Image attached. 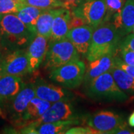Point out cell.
Wrapping results in <instances>:
<instances>
[{"mask_svg":"<svg viewBox=\"0 0 134 134\" xmlns=\"http://www.w3.org/2000/svg\"><path fill=\"white\" fill-rule=\"evenodd\" d=\"M107 10V21L110 22L116 14L121 12L125 0H104Z\"/></svg>","mask_w":134,"mask_h":134,"instance_id":"obj_25","label":"cell"},{"mask_svg":"<svg viewBox=\"0 0 134 134\" xmlns=\"http://www.w3.org/2000/svg\"><path fill=\"white\" fill-rule=\"evenodd\" d=\"M128 124L130 127H134V111L133 112V113L130 115L129 119H128Z\"/></svg>","mask_w":134,"mask_h":134,"instance_id":"obj_33","label":"cell"},{"mask_svg":"<svg viewBox=\"0 0 134 134\" xmlns=\"http://www.w3.org/2000/svg\"><path fill=\"white\" fill-rule=\"evenodd\" d=\"M35 36L16 14H0V42L13 47H24Z\"/></svg>","mask_w":134,"mask_h":134,"instance_id":"obj_2","label":"cell"},{"mask_svg":"<svg viewBox=\"0 0 134 134\" xmlns=\"http://www.w3.org/2000/svg\"><path fill=\"white\" fill-rule=\"evenodd\" d=\"M25 85L21 77L3 75L0 77V105L8 104Z\"/></svg>","mask_w":134,"mask_h":134,"instance_id":"obj_15","label":"cell"},{"mask_svg":"<svg viewBox=\"0 0 134 134\" xmlns=\"http://www.w3.org/2000/svg\"><path fill=\"white\" fill-rule=\"evenodd\" d=\"M25 5H31L40 9H51L63 8V0H23Z\"/></svg>","mask_w":134,"mask_h":134,"instance_id":"obj_23","label":"cell"},{"mask_svg":"<svg viewBox=\"0 0 134 134\" xmlns=\"http://www.w3.org/2000/svg\"><path fill=\"white\" fill-rule=\"evenodd\" d=\"M51 105L52 103L48 100L41 99L37 96L34 97L29 102V105L25 111L21 119L20 125L25 126L39 119L48 110Z\"/></svg>","mask_w":134,"mask_h":134,"instance_id":"obj_18","label":"cell"},{"mask_svg":"<svg viewBox=\"0 0 134 134\" xmlns=\"http://www.w3.org/2000/svg\"><path fill=\"white\" fill-rule=\"evenodd\" d=\"M79 124H81V119L60 120L37 125L29 123L19 130V133L28 134L65 133L67 130L69 129L72 126Z\"/></svg>","mask_w":134,"mask_h":134,"instance_id":"obj_11","label":"cell"},{"mask_svg":"<svg viewBox=\"0 0 134 134\" xmlns=\"http://www.w3.org/2000/svg\"><path fill=\"white\" fill-rule=\"evenodd\" d=\"M115 54L116 53L107 54L92 61H90V64L86 69L83 79L85 84H87L100 75L111 71L113 67L115 66L114 58Z\"/></svg>","mask_w":134,"mask_h":134,"instance_id":"obj_16","label":"cell"},{"mask_svg":"<svg viewBox=\"0 0 134 134\" xmlns=\"http://www.w3.org/2000/svg\"><path fill=\"white\" fill-rule=\"evenodd\" d=\"M120 46L134 51V34H128L120 43Z\"/></svg>","mask_w":134,"mask_h":134,"instance_id":"obj_30","label":"cell"},{"mask_svg":"<svg viewBox=\"0 0 134 134\" xmlns=\"http://www.w3.org/2000/svg\"><path fill=\"white\" fill-rule=\"evenodd\" d=\"M30 72L29 58L25 49H16L2 60L3 75L22 77Z\"/></svg>","mask_w":134,"mask_h":134,"instance_id":"obj_9","label":"cell"},{"mask_svg":"<svg viewBox=\"0 0 134 134\" xmlns=\"http://www.w3.org/2000/svg\"><path fill=\"white\" fill-rule=\"evenodd\" d=\"M86 96L92 99L107 101H124L128 96L116 84L113 75L107 72L85 84Z\"/></svg>","mask_w":134,"mask_h":134,"instance_id":"obj_3","label":"cell"},{"mask_svg":"<svg viewBox=\"0 0 134 134\" xmlns=\"http://www.w3.org/2000/svg\"><path fill=\"white\" fill-rule=\"evenodd\" d=\"M48 48V39L36 34L28 46L27 54L29 60L31 72L36 71L43 63Z\"/></svg>","mask_w":134,"mask_h":134,"instance_id":"obj_14","label":"cell"},{"mask_svg":"<svg viewBox=\"0 0 134 134\" xmlns=\"http://www.w3.org/2000/svg\"><path fill=\"white\" fill-rule=\"evenodd\" d=\"M71 11L72 14L83 18L86 24L95 29L108 22L104 0H81Z\"/></svg>","mask_w":134,"mask_h":134,"instance_id":"obj_6","label":"cell"},{"mask_svg":"<svg viewBox=\"0 0 134 134\" xmlns=\"http://www.w3.org/2000/svg\"><path fill=\"white\" fill-rule=\"evenodd\" d=\"M111 20L123 35L130 33L134 26V0H126L121 12Z\"/></svg>","mask_w":134,"mask_h":134,"instance_id":"obj_17","label":"cell"},{"mask_svg":"<svg viewBox=\"0 0 134 134\" xmlns=\"http://www.w3.org/2000/svg\"><path fill=\"white\" fill-rule=\"evenodd\" d=\"M120 58L127 64L134 66V51L119 46Z\"/></svg>","mask_w":134,"mask_h":134,"instance_id":"obj_26","label":"cell"},{"mask_svg":"<svg viewBox=\"0 0 134 134\" xmlns=\"http://www.w3.org/2000/svg\"><path fill=\"white\" fill-rule=\"evenodd\" d=\"M77 60H80V54L68 39L50 40L43 61V67L54 69Z\"/></svg>","mask_w":134,"mask_h":134,"instance_id":"obj_4","label":"cell"},{"mask_svg":"<svg viewBox=\"0 0 134 134\" xmlns=\"http://www.w3.org/2000/svg\"><path fill=\"white\" fill-rule=\"evenodd\" d=\"M66 134H94L98 133V131L90 127H75L68 129L65 132Z\"/></svg>","mask_w":134,"mask_h":134,"instance_id":"obj_27","label":"cell"},{"mask_svg":"<svg viewBox=\"0 0 134 134\" xmlns=\"http://www.w3.org/2000/svg\"><path fill=\"white\" fill-rule=\"evenodd\" d=\"M114 62H115V66L119 67L121 69L125 70V72H127L129 75H130L131 76H133L134 77L133 66H130V65H128V64L125 63L121 60V58L116 55V54H115V58H114Z\"/></svg>","mask_w":134,"mask_h":134,"instance_id":"obj_28","label":"cell"},{"mask_svg":"<svg viewBox=\"0 0 134 134\" xmlns=\"http://www.w3.org/2000/svg\"><path fill=\"white\" fill-rule=\"evenodd\" d=\"M43 10V9H40L34 6L24 5L17 13H16V14L32 33L36 34V26L37 20Z\"/></svg>","mask_w":134,"mask_h":134,"instance_id":"obj_21","label":"cell"},{"mask_svg":"<svg viewBox=\"0 0 134 134\" xmlns=\"http://www.w3.org/2000/svg\"><path fill=\"white\" fill-rule=\"evenodd\" d=\"M124 35L113 23L106 22L94 30L91 45L86 58L92 61L105 54L116 53Z\"/></svg>","mask_w":134,"mask_h":134,"instance_id":"obj_1","label":"cell"},{"mask_svg":"<svg viewBox=\"0 0 134 134\" xmlns=\"http://www.w3.org/2000/svg\"><path fill=\"white\" fill-rule=\"evenodd\" d=\"M79 114L71 102L63 100L53 103V104L51 105L48 110L43 115L30 123L32 125H37L43 123L58 121L60 120L79 119Z\"/></svg>","mask_w":134,"mask_h":134,"instance_id":"obj_8","label":"cell"},{"mask_svg":"<svg viewBox=\"0 0 134 134\" xmlns=\"http://www.w3.org/2000/svg\"><path fill=\"white\" fill-rule=\"evenodd\" d=\"M80 1L81 0H63V4H64V7L63 8L72 10L79 3Z\"/></svg>","mask_w":134,"mask_h":134,"instance_id":"obj_32","label":"cell"},{"mask_svg":"<svg viewBox=\"0 0 134 134\" xmlns=\"http://www.w3.org/2000/svg\"><path fill=\"white\" fill-rule=\"evenodd\" d=\"M88 127H90L98 133L112 134L125 122L121 116L109 110H100L90 115L86 119Z\"/></svg>","mask_w":134,"mask_h":134,"instance_id":"obj_7","label":"cell"},{"mask_svg":"<svg viewBox=\"0 0 134 134\" xmlns=\"http://www.w3.org/2000/svg\"><path fill=\"white\" fill-rule=\"evenodd\" d=\"M62 8L46 9L39 16L36 26V34L43 36L45 38H51L52 23L55 16L60 13Z\"/></svg>","mask_w":134,"mask_h":134,"instance_id":"obj_20","label":"cell"},{"mask_svg":"<svg viewBox=\"0 0 134 134\" xmlns=\"http://www.w3.org/2000/svg\"><path fill=\"white\" fill-rule=\"evenodd\" d=\"M84 25H87L84 19L80 16H75L72 14V17H71L70 23H69V30L74 29V28L83 26Z\"/></svg>","mask_w":134,"mask_h":134,"instance_id":"obj_29","label":"cell"},{"mask_svg":"<svg viewBox=\"0 0 134 134\" xmlns=\"http://www.w3.org/2000/svg\"><path fill=\"white\" fill-rule=\"evenodd\" d=\"M113 133H117V134H133L134 132L133 130L130 129L127 127V124L125 122L124 125H122L120 127H119L118 129L115 130V132Z\"/></svg>","mask_w":134,"mask_h":134,"instance_id":"obj_31","label":"cell"},{"mask_svg":"<svg viewBox=\"0 0 134 134\" xmlns=\"http://www.w3.org/2000/svg\"><path fill=\"white\" fill-rule=\"evenodd\" d=\"M95 29L89 25L70 29L66 38L73 44L77 52L86 57L91 45L92 37Z\"/></svg>","mask_w":134,"mask_h":134,"instance_id":"obj_13","label":"cell"},{"mask_svg":"<svg viewBox=\"0 0 134 134\" xmlns=\"http://www.w3.org/2000/svg\"><path fill=\"white\" fill-rule=\"evenodd\" d=\"M116 84L125 93L134 92V77L119 67L114 66L111 69Z\"/></svg>","mask_w":134,"mask_h":134,"instance_id":"obj_22","label":"cell"},{"mask_svg":"<svg viewBox=\"0 0 134 134\" xmlns=\"http://www.w3.org/2000/svg\"><path fill=\"white\" fill-rule=\"evenodd\" d=\"M34 84L36 96L51 103L63 100L71 101L74 98V94L69 89L49 83L43 79L37 80Z\"/></svg>","mask_w":134,"mask_h":134,"instance_id":"obj_10","label":"cell"},{"mask_svg":"<svg viewBox=\"0 0 134 134\" xmlns=\"http://www.w3.org/2000/svg\"><path fill=\"white\" fill-rule=\"evenodd\" d=\"M71 17L72 11L67 8H62L60 13L55 16L53 21L50 40H58L66 38V34L69 31Z\"/></svg>","mask_w":134,"mask_h":134,"instance_id":"obj_19","label":"cell"},{"mask_svg":"<svg viewBox=\"0 0 134 134\" xmlns=\"http://www.w3.org/2000/svg\"><path fill=\"white\" fill-rule=\"evenodd\" d=\"M84 62L74 60L52 70L49 78L58 85L66 89H75L83 82L86 72Z\"/></svg>","mask_w":134,"mask_h":134,"instance_id":"obj_5","label":"cell"},{"mask_svg":"<svg viewBox=\"0 0 134 134\" xmlns=\"http://www.w3.org/2000/svg\"><path fill=\"white\" fill-rule=\"evenodd\" d=\"M35 96V84L29 83L25 85L21 91L8 104L10 105V112L11 113V119L15 121V122L20 125L22 117L29 102Z\"/></svg>","mask_w":134,"mask_h":134,"instance_id":"obj_12","label":"cell"},{"mask_svg":"<svg viewBox=\"0 0 134 134\" xmlns=\"http://www.w3.org/2000/svg\"><path fill=\"white\" fill-rule=\"evenodd\" d=\"M24 5L23 0H0V14H16Z\"/></svg>","mask_w":134,"mask_h":134,"instance_id":"obj_24","label":"cell"},{"mask_svg":"<svg viewBox=\"0 0 134 134\" xmlns=\"http://www.w3.org/2000/svg\"><path fill=\"white\" fill-rule=\"evenodd\" d=\"M133 31V33L134 34V26H133V31Z\"/></svg>","mask_w":134,"mask_h":134,"instance_id":"obj_35","label":"cell"},{"mask_svg":"<svg viewBox=\"0 0 134 134\" xmlns=\"http://www.w3.org/2000/svg\"><path fill=\"white\" fill-rule=\"evenodd\" d=\"M2 60L0 58V77L2 76Z\"/></svg>","mask_w":134,"mask_h":134,"instance_id":"obj_34","label":"cell"}]
</instances>
